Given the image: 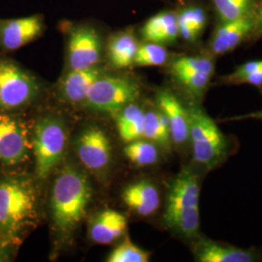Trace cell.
I'll return each mask as SVG.
<instances>
[{"label": "cell", "mask_w": 262, "mask_h": 262, "mask_svg": "<svg viewBox=\"0 0 262 262\" xmlns=\"http://www.w3.org/2000/svg\"><path fill=\"white\" fill-rule=\"evenodd\" d=\"M37 187L30 178L19 174L0 176V243L18 246L37 224Z\"/></svg>", "instance_id": "6da1fadb"}, {"label": "cell", "mask_w": 262, "mask_h": 262, "mask_svg": "<svg viewBox=\"0 0 262 262\" xmlns=\"http://www.w3.org/2000/svg\"><path fill=\"white\" fill-rule=\"evenodd\" d=\"M93 197L88 177L79 169L66 166L56 176L51 193V214L56 230L73 232L83 221Z\"/></svg>", "instance_id": "7a4b0ae2"}, {"label": "cell", "mask_w": 262, "mask_h": 262, "mask_svg": "<svg viewBox=\"0 0 262 262\" xmlns=\"http://www.w3.org/2000/svg\"><path fill=\"white\" fill-rule=\"evenodd\" d=\"M199 177L190 168H184L169 188L163 215L165 225L187 238L195 237L200 227Z\"/></svg>", "instance_id": "3957f363"}, {"label": "cell", "mask_w": 262, "mask_h": 262, "mask_svg": "<svg viewBox=\"0 0 262 262\" xmlns=\"http://www.w3.org/2000/svg\"><path fill=\"white\" fill-rule=\"evenodd\" d=\"M187 110L193 159L199 166L211 171L228 158L231 143L204 109L192 106Z\"/></svg>", "instance_id": "277c9868"}, {"label": "cell", "mask_w": 262, "mask_h": 262, "mask_svg": "<svg viewBox=\"0 0 262 262\" xmlns=\"http://www.w3.org/2000/svg\"><path fill=\"white\" fill-rule=\"evenodd\" d=\"M31 141L35 173L38 179L44 180L63 159L68 142L66 125L56 118L41 119L34 126Z\"/></svg>", "instance_id": "5b68a950"}, {"label": "cell", "mask_w": 262, "mask_h": 262, "mask_svg": "<svg viewBox=\"0 0 262 262\" xmlns=\"http://www.w3.org/2000/svg\"><path fill=\"white\" fill-rule=\"evenodd\" d=\"M140 96L136 81L123 76H100L92 85L84 105L95 112L118 113Z\"/></svg>", "instance_id": "8992f818"}, {"label": "cell", "mask_w": 262, "mask_h": 262, "mask_svg": "<svg viewBox=\"0 0 262 262\" xmlns=\"http://www.w3.org/2000/svg\"><path fill=\"white\" fill-rule=\"evenodd\" d=\"M38 91L33 76L15 61L0 57V111L14 113L27 107Z\"/></svg>", "instance_id": "52a82bcc"}, {"label": "cell", "mask_w": 262, "mask_h": 262, "mask_svg": "<svg viewBox=\"0 0 262 262\" xmlns=\"http://www.w3.org/2000/svg\"><path fill=\"white\" fill-rule=\"evenodd\" d=\"M31 150L27 124L14 113L0 111V164L18 166L28 160Z\"/></svg>", "instance_id": "ba28073f"}, {"label": "cell", "mask_w": 262, "mask_h": 262, "mask_svg": "<svg viewBox=\"0 0 262 262\" xmlns=\"http://www.w3.org/2000/svg\"><path fill=\"white\" fill-rule=\"evenodd\" d=\"M171 72L189 94L200 98L214 75L215 64L208 56H182L172 63Z\"/></svg>", "instance_id": "9c48e42d"}, {"label": "cell", "mask_w": 262, "mask_h": 262, "mask_svg": "<svg viewBox=\"0 0 262 262\" xmlns=\"http://www.w3.org/2000/svg\"><path fill=\"white\" fill-rule=\"evenodd\" d=\"M76 154L85 168L97 174L105 171L110 165L111 142L101 128L91 126L79 135L76 141Z\"/></svg>", "instance_id": "30bf717a"}, {"label": "cell", "mask_w": 262, "mask_h": 262, "mask_svg": "<svg viewBox=\"0 0 262 262\" xmlns=\"http://www.w3.org/2000/svg\"><path fill=\"white\" fill-rule=\"evenodd\" d=\"M101 58V40L92 27L82 26L71 31L67 44V63L70 70L97 66Z\"/></svg>", "instance_id": "8fae6325"}, {"label": "cell", "mask_w": 262, "mask_h": 262, "mask_svg": "<svg viewBox=\"0 0 262 262\" xmlns=\"http://www.w3.org/2000/svg\"><path fill=\"white\" fill-rule=\"evenodd\" d=\"M44 21L39 15L19 19H0V48L16 51L39 37Z\"/></svg>", "instance_id": "7c38bea8"}, {"label": "cell", "mask_w": 262, "mask_h": 262, "mask_svg": "<svg viewBox=\"0 0 262 262\" xmlns=\"http://www.w3.org/2000/svg\"><path fill=\"white\" fill-rule=\"evenodd\" d=\"M254 19L250 14L241 19L223 21L215 28L209 48L213 55H225L238 47L249 34L253 32Z\"/></svg>", "instance_id": "4fadbf2b"}, {"label": "cell", "mask_w": 262, "mask_h": 262, "mask_svg": "<svg viewBox=\"0 0 262 262\" xmlns=\"http://www.w3.org/2000/svg\"><path fill=\"white\" fill-rule=\"evenodd\" d=\"M157 102L168 121L172 143L185 145L189 141L188 110L168 91H160L157 95Z\"/></svg>", "instance_id": "5bb4252c"}, {"label": "cell", "mask_w": 262, "mask_h": 262, "mask_svg": "<svg viewBox=\"0 0 262 262\" xmlns=\"http://www.w3.org/2000/svg\"><path fill=\"white\" fill-rule=\"evenodd\" d=\"M194 254L200 262H253L259 256L251 250H244L227 244L215 242L207 238H199Z\"/></svg>", "instance_id": "9a60e30c"}, {"label": "cell", "mask_w": 262, "mask_h": 262, "mask_svg": "<svg viewBox=\"0 0 262 262\" xmlns=\"http://www.w3.org/2000/svg\"><path fill=\"white\" fill-rule=\"evenodd\" d=\"M127 221L116 210L107 209L94 215L90 225V237L94 243L109 245L124 234Z\"/></svg>", "instance_id": "2e32d148"}, {"label": "cell", "mask_w": 262, "mask_h": 262, "mask_svg": "<svg viewBox=\"0 0 262 262\" xmlns=\"http://www.w3.org/2000/svg\"><path fill=\"white\" fill-rule=\"evenodd\" d=\"M122 197L126 206L143 216L155 214L160 206V194L158 187L146 180L125 187Z\"/></svg>", "instance_id": "e0dca14e"}, {"label": "cell", "mask_w": 262, "mask_h": 262, "mask_svg": "<svg viewBox=\"0 0 262 262\" xmlns=\"http://www.w3.org/2000/svg\"><path fill=\"white\" fill-rule=\"evenodd\" d=\"M103 75L100 67L70 70L60 84V94L68 103H84L94 82Z\"/></svg>", "instance_id": "ac0fdd59"}, {"label": "cell", "mask_w": 262, "mask_h": 262, "mask_svg": "<svg viewBox=\"0 0 262 262\" xmlns=\"http://www.w3.org/2000/svg\"><path fill=\"white\" fill-rule=\"evenodd\" d=\"M141 33L147 42L161 45L175 42L180 35L177 14L165 11L152 16L144 24Z\"/></svg>", "instance_id": "d6986e66"}, {"label": "cell", "mask_w": 262, "mask_h": 262, "mask_svg": "<svg viewBox=\"0 0 262 262\" xmlns=\"http://www.w3.org/2000/svg\"><path fill=\"white\" fill-rule=\"evenodd\" d=\"M139 47L132 31H121L114 34L108 43V59L110 64L118 68H126L134 63Z\"/></svg>", "instance_id": "ffe728a7"}, {"label": "cell", "mask_w": 262, "mask_h": 262, "mask_svg": "<svg viewBox=\"0 0 262 262\" xmlns=\"http://www.w3.org/2000/svg\"><path fill=\"white\" fill-rule=\"evenodd\" d=\"M145 111L139 105L128 104L118 112L117 128L120 137L126 144L143 138Z\"/></svg>", "instance_id": "44dd1931"}, {"label": "cell", "mask_w": 262, "mask_h": 262, "mask_svg": "<svg viewBox=\"0 0 262 262\" xmlns=\"http://www.w3.org/2000/svg\"><path fill=\"white\" fill-rule=\"evenodd\" d=\"M143 138L154 142L161 148H170L172 139L168 121L165 115L159 109H152L145 112Z\"/></svg>", "instance_id": "7402d4cb"}, {"label": "cell", "mask_w": 262, "mask_h": 262, "mask_svg": "<svg viewBox=\"0 0 262 262\" xmlns=\"http://www.w3.org/2000/svg\"><path fill=\"white\" fill-rule=\"evenodd\" d=\"M179 33L187 41H194L206 26V15L199 7H189L177 14Z\"/></svg>", "instance_id": "603a6c76"}, {"label": "cell", "mask_w": 262, "mask_h": 262, "mask_svg": "<svg viewBox=\"0 0 262 262\" xmlns=\"http://www.w3.org/2000/svg\"><path fill=\"white\" fill-rule=\"evenodd\" d=\"M159 146L147 139H137L126 144L124 155L137 166H150L159 160Z\"/></svg>", "instance_id": "cb8c5ba5"}, {"label": "cell", "mask_w": 262, "mask_h": 262, "mask_svg": "<svg viewBox=\"0 0 262 262\" xmlns=\"http://www.w3.org/2000/svg\"><path fill=\"white\" fill-rule=\"evenodd\" d=\"M222 21L241 19L251 14L253 0H213Z\"/></svg>", "instance_id": "d4e9b609"}, {"label": "cell", "mask_w": 262, "mask_h": 262, "mask_svg": "<svg viewBox=\"0 0 262 262\" xmlns=\"http://www.w3.org/2000/svg\"><path fill=\"white\" fill-rule=\"evenodd\" d=\"M168 56L167 50L161 44L147 42L139 45L133 64L138 66H161L167 61Z\"/></svg>", "instance_id": "484cf974"}, {"label": "cell", "mask_w": 262, "mask_h": 262, "mask_svg": "<svg viewBox=\"0 0 262 262\" xmlns=\"http://www.w3.org/2000/svg\"><path fill=\"white\" fill-rule=\"evenodd\" d=\"M150 253L144 251L126 238L109 254L108 262H148Z\"/></svg>", "instance_id": "4316f807"}, {"label": "cell", "mask_w": 262, "mask_h": 262, "mask_svg": "<svg viewBox=\"0 0 262 262\" xmlns=\"http://www.w3.org/2000/svg\"><path fill=\"white\" fill-rule=\"evenodd\" d=\"M249 84L257 86L259 89L262 88V67L258 68L256 71H254L253 73L249 74L246 77H244L243 79H241L238 84Z\"/></svg>", "instance_id": "83f0119b"}, {"label": "cell", "mask_w": 262, "mask_h": 262, "mask_svg": "<svg viewBox=\"0 0 262 262\" xmlns=\"http://www.w3.org/2000/svg\"><path fill=\"white\" fill-rule=\"evenodd\" d=\"M250 119H253V120H259L262 121V110L256 111V112L249 113L246 115H241V116H236V117H232L229 119H225L224 121H229V122H233V121H242V120H250Z\"/></svg>", "instance_id": "f1b7e54d"}, {"label": "cell", "mask_w": 262, "mask_h": 262, "mask_svg": "<svg viewBox=\"0 0 262 262\" xmlns=\"http://www.w3.org/2000/svg\"><path fill=\"white\" fill-rule=\"evenodd\" d=\"M254 19V28H253V32H257L259 34H262V2L257 10L256 15L253 17Z\"/></svg>", "instance_id": "f546056e"}, {"label": "cell", "mask_w": 262, "mask_h": 262, "mask_svg": "<svg viewBox=\"0 0 262 262\" xmlns=\"http://www.w3.org/2000/svg\"><path fill=\"white\" fill-rule=\"evenodd\" d=\"M13 248H10L4 244L0 243V261H4L10 257V253Z\"/></svg>", "instance_id": "4dcf8cb0"}]
</instances>
